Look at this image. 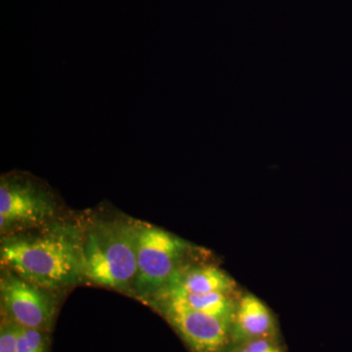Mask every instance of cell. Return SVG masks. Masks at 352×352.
Masks as SVG:
<instances>
[{
	"instance_id": "1",
	"label": "cell",
	"mask_w": 352,
	"mask_h": 352,
	"mask_svg": "<svg viewBox=\"0 0 352 352\" xmlns=\"http://www.w3.org/2000/svg\"><path fill=\"white\" fill-rule=\"evenodd\" d=\"M0 261L27 281L57 293L83 283L82 221L60 219L2 236Z\"/></svg>"
},
{
	"instance_id": "2",
	"label": "cell",
	"mask_w": 352,
	"mask_h": 352,
	"mask_svg": "<svg viewBox=\"0 0 352 352\" xmlns=\"http://www.w3.org/2000/svg\"><path fill=\"white\" fill-rule=\"evenodd\" d=\"M138 220L94 217L82 221L85 282L132 296L138 275Z\"/></svg>"
},
{
	"instance_id": "3",
	"label": "cell",
	"mask_w": 352,
	"mask_h": 352,
	"mask_svg": "<svg viewBox=\"0 0 352 352\" xmlns=\"http://www.w3.org/2000/svg\"><path fill=\"white\" fill-rule=\"evenodd\" d=\"M198 252L177 235L138 220V275L132 296L148 305Z\"/></svg>"
},
{
	"instance_id": "4",
	"label": "cell",
	"mask_w": 352,
	"mask_h": 352,
	"mask_svg": "<svg viewBox=\"0 0 352 352\" xmlns=\"http://www.w3.org/2000/svg\"><path fill=\"white\" fill-rule=\"evenodd\" d=\"M62 219L59 201L48 187L25 173L0 178V235L31 230Z\"/></svg>"
},
{
	"instance_id": "5",
	"label": "cell",
	"mask_w": 352,
	"mask_h": 352,
	"mask_svg": "<svg viewBox=\"0 0 352 352\" xmlns=\"http://www.w3.org/2000/svg\"><path fill=\"white\" fill-rule=\"evenodd\" d=\"M56 293L36 286L1 266V314L21 327L50 333L59 305Z\"/></svg>"
},
{
	"instance_id": "6",
	"label": "cell",
	"mask_w": 352,
	"mask_h": 352,
	"mask_svg": "<svg viewBox=\"0 0 352 352\" xmlns=\"http://www.w3.org/2000/svg\"><path fill=\"white\" fill-rule=\"evenodd\" d=\"M151 307L163 315L193 352H223L231 344L232 321L170 302Z\"/></svg>"
},
{
	"instance_id": "7",
	"label": "cell",
	"mask_w": 352,
	"mask_h": 352,
	"mask_svg": "<svg viewBox=\"0 0 352 352\" xmlns=\"http://www.w3.org/2000/svg\"><path fill=\"white\" fill-rule=\"evenodd\" d=\"M264 338H277L276 321L258 298L245 294L236 305L231 323V344Z\"/></svg>"
},
{
	"instance_id": "8",
	"label": "cell",
	"mask_w": 352,
	"mask_h": 352,
	"mask_svg": "<svg viewBox=\"0 0 352 352\" xmlns=\"http://www.w3.org/2000/svg\"><path fill=\"white\" fill-rule=\"evenodd\" d=\"M235 289V281L217 266L191 263L175 272L157 295L170 292L233 295Z\"/></svg>"
},
{
	"instance_id": "9",
	"label": "cell",
	"mask_w": 352,
	"mask_h": 352,
	"mask_svg": "<svg viewBox=\"0 0 352 352\" xmlns=\"http://www.w3.org/2000/svg\"><path fill=\"white\" fill-rule=\"evenodd\" d=\"M170 302L182 307L214 315L232 321L237 300L231 294L224 293H188V292H170L160 294L148 303Z\"/></svg>"
},
{
	"instance_id": "10",
	"label": "cell",
	"mask_w": 352,
	"mask_h": 352,
	"mask_svg": "<svg viewBox=\"0 0 352 352\" xmlns=\"http://www.w3.org/2000/svg\"><path fill=\"white\" fill-rule=\"evenodd\" d=\"M50 333L21 327L18 328L17 352H50Z\"/></svg>"
},
{
	"instance_id": "11",
	"label": "cell",
	"mask_w": 352,
	"mask_h": 352,
	"mask_svg": "<svg viewBox=\"0 0 352 352\" xmlns=\"http://www.w3.org/2000/svg\"><path fill=\"white\" fill-rule=\"evenodd\" d=\"M223 352H285L277 338L247 340L230 344Z\"/></svg>"
},
{
	"instance_id": "12",
	"label": "cell",
	"mask_w": 352,
	"mask_h": 352,
	"mask_svg": "<svg viewBox=\"0 0 352 352\" xmlns=\"http://www.w3.org/2000/svg\"><path fill=\"white\" fill-rule=\"evenodd\" d=\"M19 325L6 315L1 314L0 322V352H17V337Z\"/></svg>"
}]
</instances>
